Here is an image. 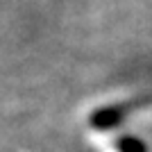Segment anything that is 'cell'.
Returning a JSON list of instances; mask_svg holds the SVG:
<instances>
[{
  "instance_id": "1",
  "label": "cell",
  "mask_w": 152,
  "mask_h": 152,
  "mask_svg": "<svg viewBox=\"0 0 152 152\" xmlns=\"http://www.w3.org/2000/svg\"><path fill=\"white\" fill-rule=\"evenodd\" d=\"M123 150L125 152H143V145L136 143V139H123Z\"/></svg>"
}]
</instances>
